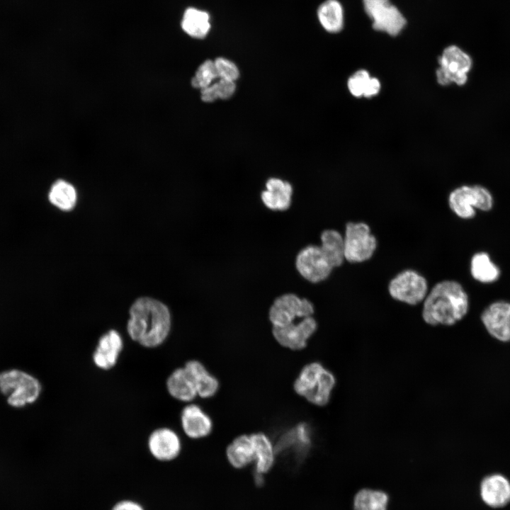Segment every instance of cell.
Segmentation results:
<instances>
[{"label":"cell","mask_w":510,"mask_h":510,"mask_svg":"<svg viewBox=\"0 0 510 510\" xmlns=\"http://www.w3.org/2000/svg\"><path fill=\"white\" fill-rule=\"evenodd\" d=\"M387 494L378 490L363 489L354 497V510H386Z\"/></svg>","instance_id":"obj_29"},{"label":"cell","mask_w":510,"mask_h":510,"mask_svg":"<svg viewBox=\"0 0 510 510\" xmlns=\"http://www.w3.org/2000/svg\"><path fill=\"white\" fill-rule=\"evenodd\" d=\"M261 198L264 205L272 210H285L291 203L293 188L290 183L278 178H271Z\"/></svg>","instance_id":"obj_17"},{"label":"cell","mask_w":510,"mask_h":510,"mask_svg":"<svg viewBox=\"0 0 510 510\" xmlns=\"http://www.w3.org/2000/svg\"><path fill=\"white\" fill-rule=\"evenodd\" d=\"M218 77L214 61L207 60L203 62L191 79V85L196 89H204L212 84Z\"/></svg>","instance_id":"obj_31"},{"label":"cell","mask_w":510,"mask_h":510,"mask_svg":"<svg viewBox=\"0 0 510 510\" xmlns=\"http://www.w3.org/2000/svg\"><path fill=\"white\" fill-rule=\"evenodd\" d=\"M481 320L488 333L499 341H510V302L496 301L482 312Z\"/></svg>","instance_id":"obj_12"},{"label":"cell","mask_w":510,"mask_h":510,"mask_svg":"<svg viewBox=\"0 0 510 510\" xmlns=\"http://www.w3.org/2000/svg\"><path fill=\"white\" fill-rule=\"evenodd\" d=\"M439 67L436 69V79L442 86L455 83L464 85L468 80L472 61L470 56L456 45L446 47L438 59Z\"/></svg>","instance_id":"obj_6"},{"label":"cell","mask_w":510,"mask_h":510,"mask_svg":"<svg viewBox=\"0 0 510 510\" xmlns=\"http://www.w3.org/2000/svg\"><path fill=\"white\" fill-rule=\"evenodd\" d=\"M470 273L480 283H492L499 278L500 270L487 253L480 251L471 258Z\"/></svg>","instance_id":"obj_26"},{"label":"cell","mask_w":510,"mask_h":510,"mask_svg":"<svg viewBox=\"0 0 510 510\" xmlns=\"http://www.w3.org/2000/svg\"><path fill=\"white\" fill-rule=\"evenodd\" d=\"M317 328L316 320L307 317L295 324L294 322L282 327H273L272 332L276 340L283 346L292 350H300L307 345V341Z\"/></svg>","instance_id":"obj_11"},{"label":"cell","mask_w":510,"mask_h":510,"mask_svg":"<svg viewBox=\"0 0 510 510\" xmlns=\"http://www.w3.org/2000/svg\"><path fill=\"white\" fill-rule=\"evenodd\" d=\"M390 295L395 300L409 305L422 302L428 292L426 278L413 269H406L397 273L387 287Z\"/></svg>","instance_id":"obj_7"},{"label":"cell","mask_w":510,"mask_h":510,"mask_svg":"<svg viewBox=\"0 0 510 510\" xmlns=\"http://www.w3.org/2000/svg\"><path fill=\"white\" fill-rule=\"evenodd\" d=\"M469 305L468 295L462 285L453 280H444L428 292L421 315L430 325L450 326L465 317Z\"/></svg>","instance_id":"obj_2"},{"label":"cell","mask_w":510,"mask_h":510,"mask_svg":"<svg viewBox=\"0 0 510 510\" xmlns=\"http://www.w3.org/2000/svg\"><path fill=\"white\" fill-rule=\"evenodd\" d=\"M236 90L234 81L220 79L215 83L200 89V98L204 102H213L217 98L227 99Z\"/></svg>","instance_id":"obj_30"},{"label":"cell","mask_w":510,"mask_h":510,"mask_svg":"<svg viewBox=\"0 0 510 510\" xmlns=\"http://www.w3.org/2000/svg\"><path fill=\"white\" fill-rule=\"evenodd\" d=\"M127 330L130 338L146 348H155L164 343L171 328L170 312L158 300L142 298L131 307Z\"/></svg>","instance_id":"obj_1"},{"label":"cell","mask_w":510,"mask_h":510,"mask_svg":"<svg viewBox=\"0 0 510 510\" xmlns=\"http://www.w3.org/2000/svg\"><path fill=\"white\" fill-rule=\"evenodd\" d=\"M51 204L62 210H72L76 201V191L69 182L60 179L56 181L48 193Z\"/></svg>","instance_id":"obj_28"},{"label":"cell","mask_w":510,"mask_h":510,"mask_svg":"<svg viewBox=\"0 0 510 510\" xmlns=\"http://www.w3.org/2000/svg\"><path fill=\"white\" fill-rule=\"evenodd\" d=\"M255 456V472L264 475L272 468L275 450L270 439L262 433L250 435Z\"/></svg>","instance_id":"obj_21"},{"label":"cell","mask_w":510,"mask_h":510,"mask_svg":"<svg viewBox=\"0 0 510 510\" xmlns=\"http://www.w3.org/2000/svg\"><path fill=\"white\" fill-rule=\"evenodd\" d=\"M317 18L323 28L331 33L340 32L344 27L342 5L338 0H326L317 8Z\"/></svg>","instance_id":"obj_24"},{"label":"cell","mask_w":510,"mask_h":510,"mask_svg":"<svg viewBox=\"0 0 510 510\" xmlns=\"http://www.w3.org/2000/svg\"><path fill=\"white\" fill-rule=\"evenodd\" d=\"M110 510H145L138 502L130 499L120 500L115 503Z\"/></svg>","instance_id":"obj_33"},{"label":"cell","mask_w":510,"mask_h":510,"mask_svg":"<svg viewBox=\"0 0 510 510\" xmlns=\"http://www.w3.org/2000/svg\"><path fill=\"white\" fill-rule=\"evenodd\" d=\"M450 210L464 220L475 217L477 207V185L463 186L454 189L448 196Z\"/></svg>","instance_id":"obj_18"},{"label":"cell","mask_w":510,"mask_h":510,"mask_svg":"<svg viewBox=\"0 0 510 510\" xmlns=\"http://www.w3.org/2000/svg\"><path fill=\"white\" fill-rule=\"evenodd\" d=\"M363 4L375 30L396 36L407 24L402 13L390 0H363Z\"/></svg>","instance_id":"obj_8"},{"label":"cell","mask_w":510,"mask_h":510,"mask_svg":"<svg viewBox=\"0 0 510 510\" xmlns=\"http://www.w3.org/2000/svg\"><path fill=\"white\" fill-rule=\"evenodd\" d=\"M181 421L186 435L193 439L207 436L212 427L210 416L195 404H188L183 409Z\"/></svg>","instance_id":"obj_15"},{"label":"cell","mask_w":510,"mask_h":510,"mask_svg":"<svg viewBox=\"0 0 510 510\" xmlns=\"http://www.w3.org/2000/svg\"><path fill=\"white\" fill-rule=\"evenodd\" d=\"M314 310L313 304L310 300L288 293L279 296L273 301L268 317L273 327H282L294 322L297 317L312 316Z\"/></svg>","instance_id":"obj_9"},{"label":"cell","mask_w":510,"mask_h":510,"mask_svg":"<svg viewBox=\"0 0 510 510\" xmlns=\"http://www.w3.org/2000/svg\"><path fill=\"white\" fill-rule=\"evenodd\" d=\"M41 391L40 381L28 373L10 369L0 373V392L13 407L22 408L34 403Z\"/></svg>","instance_id":"obj_4"},{"label":"cell","mask_w":510,"mask_h":510,"mask_svg":"<svg viewBox=\"0 0 510 510\" xmlns=\"http://www.w3.org/2000/svg\"><path fill=\"white\" fill-rule=\"evenodd\" d=\"M345 261L358 264L374 255L378 242L369 225L363 222H348L344 235Z\"/></svg>","instance_id":"obj_5"},{"label":"cell","mask_w":510,"mask_h":510,"mask_svg":"<svg viewBox=\"0 0 510 510\" xmlns=\"http://www.w3.org/2000/svg\"><path fill=\"white\" fill-rule=\"evenodd\" d=\"M480 493L482 500L488 506L502 507L510 502V483L501 475H489L481 483Z\"/></svg>","instance_id":"obj_16"},{"label":"cell","mask_w":510,"mask_h":510,"mask_svg":"<svg viewBox=\"0 0 510 510\" xmlns=\"http://www.w3.org/2000/svg\"><path fill=\"white\" fill-rule=\"evenodd\" d=\"M184 368L192 377L199 397L208 398L217 392L219 387L217 380L207 371L200 362L189 361L186 363Z\"/></svg>","instance_id":"obj_22"},{"label":"cell","mask_w":510,"mask_h":510,"mask_svg":"<svg viewBox=\"0 0 510 510\" xmlns=\"http://www.w3.org/2000/svg\"><path fill=\"white\" fill-rule=\"evenodd\" d=\"M347 87L355 97L370 98L379 93L380 82L377 78L371 77L368 71L359 69L348 78Z\"/></svg>","instance_id":"obj_27"},{"label":"cell","mask_w":510,"mask_h":510,"mask_svg":"<svg viewBox=\"0 0 510 510\" xmlns=\"http://www.w3.org/2000/svg\"><path fill=\"white\" fill-rule=\"evenodd\" d=\"M319 246L324 256L334 268L345 261L344 236L337 230L327 229L320 235Z\"/></svg>","instance_id":"obj_23"},{"label":"cell","mask_w":510,"mask_h":510,"mask_svg":"<svg viewBox=\"0 0 510 510\" xmlns=\"http://www.w3.org/2000/svg\"><path fill=\"white\" fill-rule=\"evenodd\" d=\"M295 266L305 279L313 283L326 280L334 269L320 246L317 245L302 249L296 256Z\"/></svg>","instance_id":"obj_10"},{"label":"cell","mask_w":510,"mask_h":510,"mask_svg":"<svg viewBox=\"0 0 510 510\" xmlns=\"http://www.w3.org/2000/svg\"><path fill=\"white\" fill-rule=\"evenodd\" d=\"M227 459L235 469L241 470L254 463L255 456L250 436L236 438L227 448Z\"/></svg>","instance_id":"obj_20"},{"label":"cell","mask_w":510,"mask_h":510,"mask_svg":"<svg viewBox=\"0 0 510 510\" xmlns=\"http://www.w3.org/2000/svg\"><path fill=\"white\" fill-rule=\"evenodd\" d=\"M210 17L208 12L196 8H188L183 15L181 28L194 38H204L210 29Z\"/></svg>","instance_id":"obj_25"},{"label":"cell","mask_w":510,"mask_h":510,"mask_svg":"<svg viewBox=\"0 0 510 510\" xmlns=\"http://www.w3.org/2000/svg\"><path fill=\"white\" fill-rule=\"evenodd\" d=\"M214 64L218 77L220 79L234 81L239 78L238 67L232 61L224 57H217L215 60Z\"/></svg>","instance_id":"obj_32"},{"label":"cell","mask_w":510,"mask_h":510,"mask_svg":"<svg viewBox=\"0 0 510 510\" xmlns=\"http://www.w3.org/2000/svg\"><path fill=\"white\" fill-rule=\"evenodd\" d=\"M166 385L169 395L177 400L188 402L198 395L194 381L184 367L174 370Z\"/></svg>","instance_id":"obj_19"},{"label":"cell","mask_w":510,"mask_h":510,"mask_svg":"<svg viewBox=\"0 0 510 510\" xmlns=\"http://www.w3.org/2000/svg\"><path fill=\"white\" fill-rule=\"evenodd\" d=\"M147 446L152 457L162 462L175 460L181 450V443L177 434L165 427L155 429L151 433Z\"/></svg>","instance_id":"obj_13"},{"label":"cell","mask_w":510,"mask_h":510,"mask_svg":"<svg viewBox=\"0 0 510 510\" xmlns=\"http://www.w3.org/2000/svg\"><path fill=\"white\" fill-rule=\"evenodd\" d=\"M336 382L334 375L317 362L306 365L294 383L297 394L317 406L329 402Z\"/></svg>","instance_id":"obj_3"},{"label":"cell","mask_w":510,"mask_h":510,"mask_svg":"<svg viewBox=\"0 0 510 510\" xmlns=\"http://www.w3.org/2000/svg\"><path fill=\"white\" fill-rule=\"evenodd\" d=\"M123 347V341L120 334L115 330H110L98 340L93 353L94 363L103 370L113 368L118 362Z\"/></svg>","instance_id":"obj_14"}]
</instances>
